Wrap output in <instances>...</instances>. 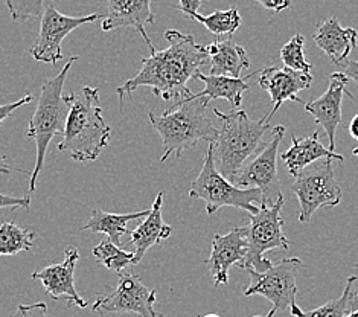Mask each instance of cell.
I'll use <instances>...</instances> for the list:
<instances>
[{"mask_svg":"<svg viewBox=\"0 0 358 317\" xmlns=\"http://www.w3.org/2000/svg\"><path fill=\"white\" fill-rule=\"evenodd\" d=\"M13 317H50L48 314V305L45 302L32 305H19Z\"/></svg>","mask_w":358,"mask_h":317,"instance_id":"cell-31","label":"cell"},{"mask_svg":"<svg viewBox=\"0 0 358 317\" xmlns=\"http://www.w3.org/2000/svg\"><path fill=\"white\" fill-rule=\"evenodd\" d=\"M322 159L338 162L345 160L342 154H337L323 147L319 141V132H314L310 138H296V136H293L292 147L282 154V162L292 176L299 174L302 169Z\"/></svg>","mask_w":358,"mask_h":317,"instance_id":"cell-21","label":"cell"},{"mask_svg":"<svg viewBox=\"0 0 358 317\" xmlns=\"http://www.w3.org/2000/svg\"><path fill=\"white\" fill-rule=\"evenodd\" d=\"M284 195L273 204H264L258 208L257 213H249L250 223L247 226V253L240 267L244 270L266 272L271 267V262L264 258V253L276 248H289V239L284 234Z\"/></svg>","mask_w":358,"mask_h":317,"instance_id":"cell-7","label":"cell"},{"mask_svg":"<svg viewBox=\"0 0 358 317\" xmlns=\"http://www.w3.org/2000/svg\"><path fill=\"white\" fill-rule=\"evenodd\" d=\"M106 14H89L81 17H72L59 13L54 5L45 8L40 22V36L36 45L31 49V55L36 62L57 64L62 62V45L64 38L83 24H90L96 20H104Z\"/></svg>","mask_w":358,"mask_h":317,"instance_id":"cell-11","label":"cell"},{"mask_svg":"<svg viewBox=\"0 0 358 317\" xmlns=\"http://www.w3.org/2000/svg\"><path fill=\"white\" fill-rule=\"evenodd\" d=\"M285 127H271V139L257 153L253 160L240 169L232 183L238 188H250L252 185L261 191V203L273 204L282 192L278 176V148L285 136Z\"/></svg>","mask_w":358,"mask_h":317,"instance_id":"cell-10","label":"cell"},{"mask_svg":"<svg viewBox=\"0 0 358 317\" xmlns=\"http://www.w3.org/2000/svg\"><path fill=\"white\" fill-rule=\"evenodd\" d=\"M314 43L317 45L332 64L343 67L349 55L358 45V32L354 28H343L336 17L317 24L314 32Z\"/></svg>","mask_w":358,"mask_h":317,"instance_id":"cell-18","label":"cell"},{"mask_svg":"<svg viewBox=\"0 0 358 317\" xmlns=\"http://www.w3.org/2000/svg\"><path fill=\"white\" fill-rule=\"evenodd\" d=\"M76 59H78V57H72L54 78L45 80L43 84H41L37 107L27 130V138L34 139L37 147L36 167H34L29 178V192L36 191L38 176L45 167V159L50 141L54 139L55 134H63L64 132L69 106H67L64 99L63 87L66 84L67 75H69Z\"/></svg>","mask_w":358,"mask_h":317,"instance_id":"cell-5","label":"cell"},{"mask_svg":"<svg viewBox=\"0 0 358 317\" xmlns=\"http://www.w3.org/2000/svg\"><path fill=\"white\" fill-rule=\"evenodd\" d=\"M345 75L348 76V80H352L358 84V62H348L345 63Z\"/></svg>","mask_w":358,"mask_h":317,"instance_id":"cell-35","label":"cell"},{"mask_svg":"<svg viewBox=\"0 0 358 317\" xmlns=\"http://www.w3.org/2000/svg\"><path fill=\"white\" fill-rule=\"evenodd\" d=\"M36 232L31 229H22L15 223L3 221L0 225V256H13L20 252H28L34 246Z\"/></svg>","mask_w":358,"mask_h":317,"instance_id":"cell-25","label":"cell"},{"mask_svg":"<svg viewBox=\"0 0 358 317\" xmlns=\"http://www.w3.org/2000/svg\"><path fill=\"white\" fill-rule=\"evenodd\" d=\"M209 57L210 73L209 75H223L230 78H241L245 69H249L250 59L245 49L236 45L232 40L214 41L204 46Z\"/></svg>","mask_w":358,"mask_h":317,"instance_id":"cell-22","label":"cell"},{"mask_svg":"<svg viewBox=\"0 0 358 317\" xmlns=\"http://www.w3.org/2000/svg\"><path fill=\"white\" fill-rule=\"evenodd\" d=\"M78 260V248L67 247L64 251L63 262L48 265L45 269L34 272L31 279L40 281L43 284L46 293L55 299V301L66 299L67 307L76 305L80 308H87V301H84L75 287V269Z\"/></svg>","mask_w":358,"mask_h":317,"instance_id":"cell-13","label":"cell"},{"mask_svg":"<svg viewBox=\"0 0 358 317\" xmlns=\"http://www.w3.org/2000/svg\"><path fill=\"white\" fill-rule=\"evenodd\" d=\"M192 20L200 22L204 28L210 31L217 37H232L235 31L241 27V15L235 6L224 11H215L209 15H201L200 13L186 14Z\"/></svg>","mask_w":358,"mask_h":317,"instance_id":"cell-24","label":"cell"},{"mask_svg":"<svg viewBox=\"0 0 358 317\" xmlns=\"http://www.w3.org/2000/svg\"><path fill=\"white\" fill-rule=\"evenodd\" d=\"M64 99L69 113L58 151L71 154L75 162L81 164L95 162L112 138V127L106 122L99 106V90L84 85L80 90L67 93Z\"/></svg>","mask_w":358,"mask_h":317,"instance_id":"cell-2","label":"cell"},{"mask_svg":"<svg viewBox=\"0 0 358 317\" xmlns=\"http://www.w3.org/2000/svg\"><path fill=\"white\" fill-rule=\"evenodd\" d=\"M156 302V290L145 287L138 275L119 273L116 288L112 293L96 297L92 310L102 317L117 313H136L141 317H164V314L155 310Z\"/></svg>","mask_w":358,"mask_h":317,"instance_id":"cell-12","label":"cell"},{"mask_svg":"<svg viewBox=\"0 0 358 317\" xmlns=\"http://www.w3.org/2000/svg\"><path fill=\"white\" fill-rule=\"evenodd\" d=\"M302 267L299 258H284L278 264H273L266 272L245 270L250 273L252 284L245 288L244 295L264 296L271 302L273 308L267 313L270 317L278 311L289 310L296 304L297 295V275Z\"/></svg>","mask_w":358,"mask_h":317,"instance_id":"cell-9","label":"cell"},{"mask_svg":"<svg viewBox=\"0 0 358 317\" xmlns=\"http://www.w3.org/2000/svg\"><path fill=\"white\" fill-rule=\"evenodd\" d=\"M292 190L299 202L301 223L310 221L319 209L334 208L342 202V188L329 159L314 162L296 174Z\"/></svg>","mask_w":358,"mask_h":317,"instance_id":"cell-8","label":"cell"},{"mask_svg":"<svg viewBox=\"0 0 358 317\" xmlns=\"http://www.w3.org/2000/svg\"><path fill=\"white\" fill-rule=\"evenodd\" d=\"M34 97L31 95V93H28V95H24L22 99L15 101V102H11V104H3L0 106V125H2L8 118H10L15 110H19L20 107L29 104V102H32Z\"/></svg>","mask_w":358,"mask_h":317,"instance_id":"cell-32","label":"cell"},{"mask_svg":"<svg viewBox=\"0 0 358 317\" xmlns=\"http://www.w3.org/2000/svg\"><path fill=\"white\" fill-rule=\"evenodd\" d=\"M253 317H270L268 314H266V316H253Z\"/></svg>","mask_w":358,"mask_h":317,"instance_id":"cell-42","label":"cell"},{"mask_svg":"<svg viewBox=\"0 0 358 317\" xmlns=\"http://www.w3.org/2000/svg\"><path fill=\"white\" fill-rule=\"evenodd\" d=\"M303 45L305 37L302 34H294V37H292V40L280 49V59H282V63L288 69L302 73H311L313 66L303 54Z\"/></svg>","mask_w":358,"mask_h":317,"instance_id":"cell-28","label":"cell"},{"mask_svg":"<svg viewBox=\"0 0 358 317\" xmlns=\"http://www.w3.org/2000/svg\"><path fill=\"white\" fill-rule=\"evenodd\" d=\"M93 256L106 269L122 273L130 264H133L134 253L122 251L121 247H117L108 238H106L93 248Z\"/></svg>","mask_w":358,"mask_h":317,"instance_id":"cell-27","label":"cell"},{"mask_svg":"<svg viewBox=\"0 0 358 317\" xmlns=\"http://www.w3.org/2000/svg\"><path fill=\"white\" fill-rule=\"evenodd\" d=\"M212 110L217 116L218 127L217 138L209 142L214 151L215 167L220 174L232 183L247 160L259 151L262 136L271 130V125L267 116L261 121H252L244 110L234 108L229 113H221L218 108Z\"/></svg>","mask_w":358,"mask_h":317,"instance_id":"cell-3","label":"cell"},{"mask_svg":"<svg viewBox=\"0 0 358 317\" xmlns=\"http://www.w3.org/2000/svg\"><path fill=\"white\" fill-rule=\"evenodd\" d=\"M352 154H354V156H357V157H358V147L352 150Z\"/></svg>","mask_w":358,"mask_h":317,"instance_id":"cell-41","label":"cell"},{"mask_svg":"<svg viewBox=\"0 0 358 317\" xmlns=\"http://www.w3.org/2000/svg\"><path fill=\"white\" fill-rule=\"evenodd\" d=\"M252 2L262 5L267 11H271L275 14L288 10L289 5H292V0H252Z\"/></svg>","mask_w":358,"mask_h":317,"instance_id":"cell-33","label":"cell"},{"mask_svg":"<svg viewBox=\"0 0 358 317\" xmlns=\"http://www.w3.org/2000/svg\"><path fill=\"white\" fill-rule=\"evenodd\" d=\"M201 317H220L218 314H206V316H201Z\"/></svg>","mask_w":358,"mask_h":317,"instance_id":"cell-40","label":"cell"},{"mask_svg":"<svg viewBox=\"0 0 358 317\" xmlns=\"http://www.w3.org/2000/svg\"><path fill=\"white\" fill-rule=\"evenodd\" d=\"M208 106L206 99L197 98L176 102L160 116L150 111V122L160 134L165 148L160 162H165L171 154L182 159L183 151L195 147L200 141L214 142L218 127L208 116Z\"/></svg>","mask_w":358,"mask_h":317,"instance_id":"cell-4","label":"cell"},{"mask_svg":"<svg viewBox=\"0 0 358 317\" xmlns=\"http://www.w3.org/2000/svg\"><path fill=\"white\" fill-rule=\"evenodd\" d=\"M180 5L176 6V10L182 11L185 15L189 13H197L203 3V0H178Z\"/></svg>","mask_w":358,"mask_h":317,"instance_id":"cell-34","label":"cell"},{"mask_svg":"<svg viewBox=\"0 0 358 317\" xmlns=\"http://www.w3.org/2000/svg\"><path fill=\"white\" fill-rule=\"evenodd\" d=\"M52 2H55V0H52Z\"/></svg>","mask_w":358,"mask_h":317,"instance_id":"cell-43","label":"cell"},{"mask_svg":"<svg viewBox=\"0 0 358 317\" xmlns=\"http://www.w3.org/2000/svg\"><path fill=\"white\" fill-rule=\"evenodd\" d=\"M148 213H150V209L133 212V213H110V212L102 211L101 208H95L92 211L90 218L86 221V225H83L80 227V232L90 230V232H95V234H104L113 244L121 247L122 235L130 234V230L127 229V225L133 220L145 218Z\"/></svg>","mask_w":358,"mask_h":317,"instance_id":"cell-23","label":"cell"},{"mask_svg":"<svg viewBox=\"0 0 358 317\" xmlns=\"http://www.w3.org/2000/svg\"><path fill=\"white\" fill-rule=\"evenodd\" d=\"M345 317H358V307L354 308V310H351V311H348V314Z\"/></svg>","mask_w":358,"mask_h":317,"instance_id":"cell-39","label":"cell"},{"mask_svg":"<svg viewBox=\"0 0 358 317\" xmlns=\"http://www.w3.org/2000/svg\"><path fill=\"white\" fill-rule=\"evenodd\" d=\"M245 227H235L230 232L212 238V251L206 265L214 281V287L226 286L229 282V270L234 264L240 265L247 253Z\"/></svg>","mask_w":358,"mask_h":317,"instance_id":"cell-17","label":"cell"},{"mask_svg":"<svg viewBox=\"0 0 358 317\" xmlns=\"http://www.w3.org/2000/svg\"><path fill=\"white\" fill-rule=\"evenodd\" d=\"M258 75L259 87L266 90L273 101V108L268 115H266L268 121L285 101H296L299 104H305L301 98H297V93L310 87L313 83L311 73L296 72L288 69V67L271 66L258 72Z\"/></svg>","mask_w":358,"mask_h":317,"instance_id":"cell-16","label":"cell"},{"mask_svg":"<svg viewBox=\"0 0 358 317\" xmlns=\"http://www.w3.org/2000/svg\"><path fill=\"white\" fill-rule=\"evenodd\" d=\"M357 281L355 276H351L346 281V287L343 295L332 299V301L320 305L319 308L311 311H303L301 310L299 307L296 304H293L289 307V313L294 317H345L348 314V311H351V299H352V286L354 282Z\"/></svg>","mask_w":358,"mask_h":317,"instance_id":"cell-26","label":"cell"},{"mask_svg":"<svg viewBox=\"0 0 358 317\" xmlns=\"http://www.w3.org/2000/svg\"><path fill=\"white\" fill-rule=\"evenodd\" d=\"M189 197L206 203V212L209 216H214L218 209L224 206L257 213L258 208L255 204L262 200L258 188H238L220 174L210 143H208V153L204 156L201 171L191 185Z\"/></svg>","mask_w":358,"mask_h":317,"instance_id":"cell-6","label":"cell"},{"mask_svg":"<svg viewBox=\"0 0 358 317\" xmlns=\"http://www.w3.org/2000/svg\"><path fill=\"white\" fill-rule=\"evenodd\" d=\"M258 72L249 73L244 78H230L223 75H203L200 71L194 75L195 80L204 83V89L199 93H192L186 99L203 98L208 102L214 99H226L232 104L234 108H238L243 102V95L249 90V80L253 78ZM185 101V99H183Z\"/></svg>","mask_w":358,"mask_h":317,"instance_id":"cell-20","label":"cell"},{"mask_svg":"<svg viewBox=\"0 0 358 317\" xmlns=\"http://www.w3.org/2000/svg\"><path fill=\"white\" fill-rule=\"evenodd\" d=\"M349 133H351L352 139L358 141V113L352 118L351 124H349Z\"/></svg>","mask_w":358,"mask_h":317,"instance_id":"cell-36","label":"cell"},{"mask_svg":"<svg viewBox=\"0 0 358 317\" xmlns=\"http://www.w3.org/2000/svg\"><path fill=\"white\" fill-rule=\"evenodd\" d=\"M165 38L169 46L142 58V67L138 75L125 81L116 89L119 104L122 106L125 97L142 85L150 87L156 97L164 101L180 102L192 95L187 81L200 71V67L209 63L206 48L195 43L194 36L177 29H168Z\"/></svg>","mask_w":358,"mask_h":317,"instance_id":"cell-1","label":"cell"},{"mask_svg":"<svg viewBox=\"0 0 358 317\" xmlns=\"http://www.w3.org/2000/svg\"><path fill=\"white\" fill-rule=\"evenodd\" d=\"M348 81V76L343 72L331 73L328 90L320 98L305 102V110L325 130L331 151L336 148V132L342 122V102L345 93L349 98H352L351 93L346 92Z\"/></svg>","mask_w":358,"mask_h":317,"instance_id":"cell-14","label":"cell"},{"mask_svg":"<svg viewBox=\"0 0 358 317\" xmlns=\"http://www.w3.org/2000/svg\"><path fill=\"white\" fill-rule=\"evenodd\" d=\"M11 171H14L6 162V156H0V173L2 174H10Z\"/></svg>","mask_w":358,"mask_h":317,"instance_id":"cell-37","label":"cell"},{"mask_svg":"<svg viewBox=\"0 0 358 317\" xmlns=\"http://www.w3.org/2000/svg\"><path fill=\"white\" fill-rule=\"evenodd\" d=\"M162 208H164V192H159L155 203L150 208V213L143 218L141 225L130 232L129 244L134 248L133 264H139L152 246L169 238L173 232V227L164 223L162 217Z\"/></svg>","mask_w":358,"mask_h":317,"instance_id":"cell-19","label":"cell"},{"mask_svg":"<svg viewBox=\"0 0 358 317\" xmlns=\"http://www.w3.org/2000/svg\"><path fill=\"white\" fill-rule=\"evenodd\" d=\"M351 307H354V308H357V307H358V287H357V290H355L354 293H352V299H351Z\"/></svg>","mask_w":358,"mask_h":317,"instance_id":"cell-38","label":"cell"},{"mask_svg":"<svg viewBox=\"0 0 358 317\" xmlns=\"http://www.w3.org/2000/svg\"><path fill=\"white\" fill-rule=\"evenodd\" d=\"M31 197H15L10 194L0 192V209H29Z\"/></svg>","mask_w":358,"mask_h":317,"instance_id":"cell-30","label":"cell"},{"mask_svg":"<svg viewBox=\"0 0 358 317\" xmlns=\"http://www.w3.org/2000/svg\"><path fill=\"white\" fill-rule=\"evenodd\" d=\"M151 2L152 0H107V14L101 24L102 31L112 32L119 28H133L147 43L150 52H156V48L147 34V24H155L156 22Z\"/></svg>","mask_w":358,"mask_h":317,"instance_id":"cell-15","label":"cell"},{"mask_svg":"<svg viewBox=\"0 0 358 317\" xmlns=\"http://www.w3.org/2000/svg\"><path fill=\"white\" fill-rule=\"evenodd\" d=\"M14 22H27L43 15L45 0H5Z\"/></svg>","mask_w":358,"mask_h":317,"instance_id":"cell-29","label":"cell"}]
</instances>
